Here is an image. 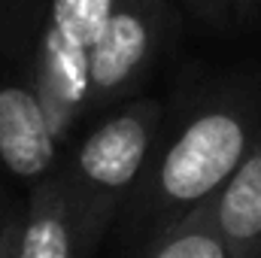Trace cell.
<instances>
[{"label":"cell","instance_id":"277c9868","mask_svg":"<svg viewBox=\"0 0 261 258\" xmlns=\"http://www.w3.org/2000/svg\"><path fill=\"white\" fill-rule=\"evenodd\" d=\"M0 161L15 179H28L34 186L55 173L58 140L37 88L31 85H0Z\"/></svg>","mask_w":261,"mask_h":258},{"label":"cell","instance_id":"3957f363","mask_svg":"<svg viewBox=\"0 0 261 258\" xmlns=\"http://www.w3.org/2000/svg\"><path fill=\"white\" fill-rule=\"evenodd\" d=\"M167 28V0H116L88 52L85 110H103L137 88Z\"/></svg>","mask_w":261,"mask_h":258},{"label":"cell","instance_id":"6da1fadb","mask_svg":"<svg viewBox=\"0 0 261 258\" xmlns=\"http://www.w3.org/2000/svg\"><path fill=\"white\" fill-rule=\"evenodd\" d=\"M255 134L249 104H213L192 116L158 155H149L128 197L130 234L149 240L210 203L246 158Z\"/></svg>","mask_w":261,"mask_h":258},{"label":"cell","instance_id":"4fadbf2b","mask_svg":"<svg viewBox=\"0 0 261 258\" xmlns=\"http://www.w3.org/2000/svg\"><path fill=\"white\" fill-rule=\"evenodd\" d=\"M252 3H261V0H252Z\"/></svg>","mask_w":261,"mask_h":258},{"label":"cell","instance_id":"52a82bcc","mask_svg":"<svg viewBox=\"0 0 261 258\" xmlns=\"http://www.w3.org/2000/svg\"><path fill=\"white\" fill-rule=\"evenodd\" d=\"M15 258H79L73 222L55 173L31 189L18 222Z\"/></svg>","mask_w":261,"mask_h":258},{"label":"cell","instance_id":"30bf717a","mask_svg":"<svg viewBox=\"0 0 261 258\" xmlns=\"http://www.w3.org/2000/svg\"><path fill=\"white\" fill-rule=\"evenodd\" d=\"M21 216V210L6 197V194L0 192V246H3V240H6V234H9V228L15 225V219Z\"/></svg>","mask_w":261,"mask_h":258},{"label":"cell","instance_id":"8992f818","mask_svg":"<svg viewBox=\"0 0 261 258\" xmlns=\"http://www.w3.org/2000/svg\"><path fill=\"white\" fill-rule=\"evenodd\" d=\"M37 94L46 110V119L52 125L55 140L64 137V131L76 122L79 113H85L88 100V55L76 52L55 40L49 31L40 46V67H37Z\"/></svg>","mask_w":261,"mask_h":258},{"label":"cell","instance_id":"5b68a950","mask_svg":"<svg viewBox=\"0 0 261 258\" xmlns=\"http://www.w3.org/2000/svg\"><path fill=\"white\" fill-rule=\"evenodd\" d=\"M216 231L228 258H261V128L231 173L210 200Z\"/></svg>","mask_w":261,"mask_h":258},{"label":"cell","instance_id":"9c48e42d","mask_svg":"<svg viewBox=\"0 0 261 258\" xmlns=\"http://www.w3.org/2000/svg\"><path fill=\"white\" fill-rule=\"evenodd\" d=\"M116 0H49V34L76 52H91Z\"/></svg>","mask_w":261,"mask_h":258},{"label":"cell","instance_id":"7a4b0ae2","mask_svg":"<svg viewBox=\"0 0 261 258\" xmlns=\"http://www.w3.org/2000/svg\"><path fill=\"white\" fill-rule=\"evenodd\" d=\"M161 116L164 110L158 100H134L103 119L76 146L64 167L55 170L73 222L79 258L97 252L122 203H128L149 164Z\"/></svg>","mask_w":261,"mask_h":258},{"label":"cell","instance_id":"8fae6325","mask_svg":"<svg viewBox=\"0 0 261 258\" xmlns=\"http://www.w3.org/2000/svg\"><path fill=\"white\" fill-rule=\"evenodd\" d=\"M189 3H195V9L200 15H206V18H219L222 12H225V6H228V0H189Z\"/></svg>","mask_w":261,"mask_h":258},{"label":"cell","instance_id":"7c38bea8","mask_svg":"<svg viewBox=\"0 0 261 258\" xmlns=\"http://www.w3.org/2000/svg\"><path fill=\"white\" fill-rule=\"evenodd\" d=\"M18 222H21V216L15 219V225L9 228V234H6V240H3V246H0V258H15V240H18Z\"/></svg>","mask_w":261,"mask_h":258},{"label":"cell","instance_id":"ba28073f","mask_svg":"<svg viewBox=\"0 0 261 258\" xmlns=\"http://www.w3.org/2000/svg\"><path fill=\"white\" fill-rule=\"evenodd\" d=\"M140 258H228L222 237L216 231L210 203L197 207L173 228L149 237Z\"/></svg>","mask_w":261,"mask_h":258}]
</instances>
